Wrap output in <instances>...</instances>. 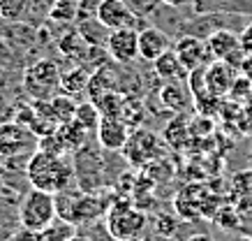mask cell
<instances>
[{
  "label": "cell",
  "mask_w": 252,
  "mask_h": 241,
  "mask_svg": "<svg viewBox=\"0 0 252 241\" xmlns=\"http://www.w3.org/2000/svg\"><path fill=\"white\" fill-rule=\"evenodd\" d=\"M26 179L32 188L46 193H63L77 186L72 156H54L46 151H35L26 163Z\"/></svg>",
  "instance_id": "1"
},
{
  "label": "cell",
  "mask_w": 252,
  "mask_h": 241,
  "mask_svg": "<svg viewBox=\"0 0 252 241\" xmlns=\"http://www.w3.org/2000/svg\"><path fill=\"white\" fill-rule=\"evenodd\" d=\"M111 207L107 197H102L99 193H86V190H63L56 195V211L58 218L69 220L74 225L81 223H95L97 218L107 216V209Z\"/></svg>",
  "instance_id": "2"
},
{
  "label": "cell",
  "mask_w": 252,
  "mask_h": 241,
  "mask_svg": "<svg viewBox=\"0 0 252 241\" xmlns=\"http://www.w3.org/2000/svg\"><path fill=\"white\" fill-rule=\"evenodd\" d=\"M63 70L51 58H37L23 70V91L32 100H51L61 91Z\"/></svg>",
  "instance_id": "3"
},
{
  "label": "cell",
  "mask_w": 252,
  "mask_h": 241,
  "mask_svg": "<svg viewBox=\"0 0 252 241\" xmlns=\"http://www.w3.org/2000/svg\"><path fill=\"white\" fill-rule=\"evenodd\" d=\"M72 165H74V176L77 186L86 193H97L107 188V160L102 156V146L93 148L86 141L81 148L72 153Z\"/></svg>",
  "instance_id": "4"
},
{
  "label": "cell",
  "mask_w": 252,
  "mask_h": 241,
  "mask_svg": "<svg viewBox=\"0 0 252 241\" xmlns=\"http://www.w3.org/2000/svg\"><path fill=\"white\" fill-rule=\"evenodd\" d=\"M146 223H148L146 213L127 200L111 202V207L107 209V232L116 241L139 239L146 230Z\"/></svg>",
  "instance_id": "5"
},
{
  "label": "cell",
  "mask_w": 252,
  "mask_h": 241,
  "mask_svg": "<svg viewBox=\"0 0 252 241\" xmlns=\"http://www.w3.org/2000/svg\"><path fill=\"white\" fill-rule=\"evenodd\" d=\"M58 211H56V195L39 190V188H31L23 195L21 204H19V223L21 227H28L32 232L44 230L46 225H51Z\"/></svg>",
  "instance_id": "6"
},
{
  "label": "cell",
  "mask_w": 252,
  "mask_h": 241,
  "mask_svg": "<svg viewBox=\"0 0 252 241\" xmlns=\"http://www.w3.org/2000/svg\"><path fill=\"white\" fill-rule=\"evenodd\" d=\"M39 137L19 121L0 123V158H31L37 151Z\"/></svg>",
  "instance_id": "7"
},
{
  "label": "cell",
  "mask_w": 252,
  "mask_h": 241,
  "mask_svg": "<svg viewBox=\"0 0 252 241\" xmlns=\"http://www.w3.org/2000/svg\"><path fill=\"white\" fill-rule=\"evenodd\" d=\"M162 148H164V139H160L158 135L146 130V128H134L121 153L130 165L141 167V165H148L151 160L160 158Z\"/></svg>",
  "instance_id": "8"
},
{
  "label": "cell",
  "mask_w": 252,
  "mask_h": 241,
  "mask_svg": "<svg viewBox=\"0 0 252 241\" xmlns=\"http://www.w3.org/2000/svg\"><path fill=\"white\" fill-rule=\"evenodd\" d=\"M206 49H208L211 61L229 63L234 70H238L241 61L245 58V51L241 49V37H238V33L227 31V28H220V31L211 33L206 37Z\"/></svg>",
  "instance_id": "9"
},
{
  "label": "cell",
  "mask_w": 252,
  "mask_h": 241,
  "mask_svg": "<svg viewBox=\"0 0 252 241\" xmlns=\"http://www.w3.org/2000/svg\"><path fill=\"white\" fill-rule=\"evenodd\" d=\"M107 54L118 65H132L139 61V31L137 28H118L109 31L107 37Z\"/></svg>",
  "instance_id": "10"
},
{
  "label": "cell",
  "mask_w": 252,
  "mask_h": 241,
  "mask_svg": "<svg viewBox=\"0 0 252 241\" xmlns=\"http://www.w3.org/2000/svg\"><path fill=\"white\" fill-rule=\"evenodd\" d=\"M130 133L132 130L118 116H102L97 130H95V139H97V146H102V151L121 153L130 139Z\"/></svg>",
  "instance_id": "11"
},
{
  "label": "cell",
  "mask_w": 252,
  "mask_h": 241,
  "mask_svg": "<svg viewBox=\"0 0 252 241\" xmlns=\"http://www.w3.org/2000/svg\"><path fill=\"white\" fill-rule=\"evenodd\" d=\"M95 16L102 21V26H107L109 31L137 28V24L141 21V19L125 5V0H99Z\"/></svg>",
  "instance_id": "12"
},
{
  "label": "cell",
  "mask_w": 252,
  "mask_h": 241,
  "mask_svg": "<svg viewBox=\"0 0 252 241\" xmlns=\"http://www.w3.org/2000/svg\"><path fill=\"white\" fill-rule=\"evenodd\" d=\"M171 49L176 51L178 61L183 63V68L188 72H194L199 68H204L206 63H211L206 39L194 37V35H181V37H176V44Z\"/></svg>",
  "instance_id": "13"
},
{
  "label": "cell",
  "mask_w": 252,
  "mask_h": 241,
  "mask_svg": "<svg viewBox=\"0 0 252 241\" xmlns=\"http://www.w3.org/2000/svg\"><path fill=\"white\" fill-rule=\"evenodd\" d=\"M238 77V70H234L229 63L224 61H211L204 65V84H206V91L213 98H224L229 95L231 86Z\"/></svg>",
  "instance_id": "14"
},
{
  "label": "cell",
  "mask_w": 252,
  "mask_h": 241,
  "mask_svg": "<svg viewBox=\"0 0 252 241\" xmlns=\"http://www.w3.org/2000/svg\"><path fill=\"white\" fill-rule=\"evenodd\" d=\"M171 49V35L158 26H144L139 31V61L155 63L164 51Z\"/></svg>",
  "instance_id": "15"
},
{
  "label": "cell",
  "mask_w": 252,
  "mask_h": 241,
  "mask_svg": "<svg viewBox=\"0 0 252 241\" xmlns=\"http://www.w3.org/2000/svg\"><path fill=\"white\" fill-rule=\"evenodd\" d=\"M158 95H160V104L171 114H185L194 102L185 81H167V84L160 86Z\"/></svg>",
  "instance_id": "16"
},
{
  "label": "cell",
  "mask_w": 252,
  "mask_h": 241,
  "mask_svg": "<svg viewBox=\"0 0 252 241\" xmlns=\"http://www.w3.org/2000/svg\"><path fill=\"white\" fill-rule=\"evenodd\" d=\"M155 70V77L158 79H164V81H188L190 72L183 68V63L178 61L174 49H169L164 54L158 58L155 63H151Z\"/></svg>",
  "instance_id": "17"
},
{
  "label": "cell",
  "mask_w": 252,
  "mask_h": 241,
  "mask_svg": "<svg viewBox=\"0 0 252 241\" xmlns=\"http://www.w3.org/2000/svg\"><path fill=\"white\" fill-rule=\"evenodd\" d=\"M93 70L86 68L84 63H79L69 70H63L61 74V91L67 95H77V93H86L88 91V84H91Z\"/></svg>",
  "instance_id": "18"
},
{
  "label": "cell",
  "mask_w": 252,
  "mask_h": 241,
  "mask_svg": "<svg viewBox=\"0 0 252 241\" xmlns=\"http://www.w3.org/2000/svg\"><path fill=\"white\" fill-rule=\"evenodd\" d=\"M188 137H190V121H188V116L185 114H174L169 118V123L164 125V133H162L164 144H169L171 148H183Z\"/></svg>",
  "instance_id": "19"
},
{
  "label": "cell",
  "mask_w": 252,
  "mask_h": 241,
  "mask_svg": "<svg viewBox=\"0 0 252 241\" xmlns=\"http://www.w3.org/2000/svg\"><path fill=\"white\" fill-rule=\"evenodd\" d=\"M56 133H58V137L63 139V144L67 146V153H74L77 148L84 146L86 141H88V135H91L77 118H72L67 123H61L56 128Z\"/></svg>",
  "instance_id": "20"
},
{
  "label": "cell",
  "mask_w": 252,
  "mask_h": 241,
  "mask_svg": "<svg viewBox=\"0 0 252 241\" xmlns=\"http://www.w3.org/2000/svg\"><path fill=\"white\" fill-rule=\"evenodd\" d=\"M79 35L86 39V44L91 47H102L107 44V37H109V28L102 26L97 16H88V19H81L79 24Z\"/></svg>",
  "instance_id": "21"
},
{
  "label": "cell",
  "mask_w": 252,
  "mask_h": 241,
  "mask_svg": "<svg viewBox=\"0 0 252 241\" xmlns=\"http://www.w3.org/2000/svg\"><path fill=\"white\" fill-rule=\"evenodd\" d=\"M74 234H77V225L74 223L56 218L51 225H46L44 230H39L35 234V241H69Z\"/></svg>",
  "instance_id": "22"
},
{
  "label": "cell",
  "mask_w": 252,
  "mask_h": 241,
  "mask_svg": "<svg viewBox=\"0 0 252 241\" xmlns=\"http://www.w3.org/2000/svg\"><path fill=\"white\" fill-rule=\"evenodd\" d=\"M118 118H121L123 123L130 128V130H134V128H141V123L146 121V107H144V102H139V98H125Z\"/></svg>",
  "instance_id": "23"
},
{
  "label": "cell",
  "mask_w": 252,
  "mask_h": 241,
  "mask_svg": "<svg viewBox=\"0 0 252 241\" xmlns=\"http://www.w3.org/2000/svg\"><path fill=\"white\" fill-rule=\"evenodd\" d=\"M91 100L97 104V109L102 111V116H118V114H121L123 102H125V98H123L121 91L109 88V91H102V93L93 95Z\"/></svg>",
  "instance_id": "24"
},
{
  "label": "cell",
  "mask_w": 252,
  "mask_h": 241,
  "mask_svg": "<svg viewBox=\"0 0 252 241\" xmlns=\"http://www.w3.org/2000/svg\"><path fill=\"white\" fill-rule=\"evenodd\" d=\"M58 47H61L63 54L67 56V58H72V61H84L86 54L91 51V44H86V39L79 35V31H72L67 37H61Z\"/></svg>",
  "instance_id": "25"
},
{
  "label": "cell",
  "mask_w": 252,
  "mask_h": 241,
  "mask_svg": "<svg viewBox=\"0 0 252 241\" xmlns=\"http://www.w3.org/2000/svg\"><path fill=\"white\" fill-rule=\"evenodd\" d=\"M74 118H77L79 123L84 125L86 130L91 135H95L97 130L99 121H102V111L97 109V104L93 100H86V102H77V111H74Z\"/></svg>",
  "instance_id": "26"
},
{
  "label": "cell",
  "mask_w": 252,
  "mask_h": 241,
  "mask_svg": "<svg viewBox=\"0 0 252 241\" xmlns=\"http://www.w3.org/2000/svg\"><path fill=\"white\" fill-rule=\"evenodd\" d=\"M31 0H0V19L5 24H19L28 12Z\"/></svg>",
  "instance_id": "27"
},
{
  "label": "cell",
  "mask_w": 252,
  "mask_h": 241,
  "mask_svg": "<svg viewBox=\"0 0 252 241\" xmlns=\"http://www.w3.org/2000/svg\"><path fill=\"white\" fill-rule=\"evenodd\" d=\"M51 21H77L79 19V2L77 0H56L49 9Z\"/></svg>",
  "instance_id": "28"
},
{
  "label": "cell",
  "mask_w": 252,
  "mask_h": 241,
  "mask_svg": "<svg viewBox=\"0 0 252 241\" xmlns=\"http://www.w3.org/2000/svg\"><path fill=\"white\" fill-rule=\"evenodd\" d=\"M37 151H46V153H54V156H72V153H67V146L63 144V139L58 137L56 130L44 135V137H39Z\"/></svg>",
  "instance_id": "29"
},
{
  "label": "cell",
  "mask_w": 252,
  "mask_h": 241,
  "mask_svg": "<svg viewBox=\"0 0 252 241\" xmlns=\"http://www.w3.org/2000/svg\"><path fill=\"white\" fill-rule=\"evenodd\" d=\"M125 5H127L139 19H151L155 9L162 5V0H125Z\"/></svg>",
  "instance_id": "30"
},
{
  "label": "cell",
  "mask_w": 252,
  "mask_h": 241,
  "mask_svg": "<svg viewBox=\"0 0 252 241\" xmlns=\"http://www.w3.org/2000/svg\"><path fill=\"white\" fill-rule=\"evenodd\" d=\"M248 93H252V84L245 77L238 74L236 81H234V86H231V91H229V98L231 100H236V102H245Z\"/></svg>",
  "instance_id": "31"
},
{
  "label": "cell",
  "mask_w": 252,
  "mask_h": 241,
  "mask_svg": "<svg viewBox=\"0 0 252 241\" xmlns=\"http://www.w3.org/2000/svg\"><path fill=\"white\" fill-rule=\"evenodd\" d=\"M238 37H241V49H243L248 56H252V21L238 33Z\"/></svg>",
  "instance_id": "32"
},
{
  "label": "cell",
  "mask_w": 252,
  "mask_h": 241,
  "mask_svg": "<svg viewBox=\"0 0 252 241\" xmlns=\"http://www.w3.org/2000/svg\"><path fill=\"white\" fill-rule=\"evenodd\" d=\"M35 234L32 230H28V227H21V230H16L14 234H9L5 241H35Z\"/></svg>",
  "instance_id": "33"
},
{
  "label": "cell",
  "mask_w": 252,
  "mask_h": 241,
  "mask_svg": "<svg viewBox=\"0 0 252 241\" xmlns=\"http://www.w3.org/2000/svg\"><path fill=\"white\" fill-rule=\"evenodd\" d=\"M238 74H241V77H245L252 84V56L245 54V58L241 61V65H238Z\"/></svg>",
  "instance_id": "34"
},
{
  "label": "cell",
  "mask_w": 252,
  "mask_h": 241,
  "mask_svg": "<svg viewBox=\"0 0 252 241\" xmlns=\"http://www.w3.org/2000/svg\"><path fill=\"white\" fill-rule=\"evenodd\" d=\"M164 5H169V7H176V9H183V7H192V2L194 0H162Z\"/></svg>",
  "instance_id": "35"
},
{
  "label": "cell",
  "mask_w": 252,
  "mask_h": 241,
  "mask_svg": "<svg viewBox=\"0 0 252 241\" xmlns=\"http://www.w3.org/2000/svg\"><path fill=\"white\" fill-rule=\"evenodd\" d=\"M185 241H213L208 234H192V237H188Z\"/></svg>",
  "instance_id": "36"
},
{
  "label": "cell",
  "mask_w": 252,
  "mask_h": 241,
  "mask_svg": "<svg viewBox=\"0 0 252 241\" xmlns=\"http://www.w3.org/2000/svg\"><path fill=\"white\" fill-rule=\"evenodd\" d=\"M69 241H91V239H88V237H81V234H74Z\"/></svg>",
  "instance_id": "37"
},
{
  "label": "cell",
  "mask_w": 252,
  "mask_h": 241,
  "mask_svg": "<svg viewBox=\"0 0 252 241\" xmlns=\"http://www.w3.org/2000/svg\"><path fill=\"white\" fill-rule=\"evenodd\" d=\"M2 174H5V170H2V165H0V176H2Z\"/></svg>",
  "instance_id": "38"
},
{
  "label": "cell",
  "mask_w": 252,
  "mask_h": 241,
  "mask_svg": "<svg viewBox=\"0 0 252 241\" xmlns=\"http://www.w3.org/2000/svg\"><path fill=\"white\" fill-rule=\"evenodd\" d=\"M243 241H245V239H243Z\"/></svg>",
  "instance_id": "39"
}]
</instances>
